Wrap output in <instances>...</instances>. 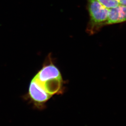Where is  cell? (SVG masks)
Segmentation results:
<instances>
[{"mask_svg": "<svg viewBox=\"0 0 126 126\" xmlns=\"http://www.w3.org/2000/svg\"><path fill=\"white\" fill-rule=\"evenodd\" d=\"M87 2L90 19L86 30L88 34L92 35L107 25L109 9L97 0H87Z\"/></svg>", "mask_w": 126, "mask_h": 126, "instance_id": "cell-1", "label": "cell"}, {"mask_svg": "<svg viewBox=\"0 0 126 126\" xmlns=\"http://www.w3.org/2000/svg\"><path fill=\"white\" fill-rule=\"evenodd\" d=\"M28 96L36 107L38 108H43L45 104L51 96L44 90L33 78L30 84Z\"/></svg>", "mask_w": 126, "mask_h": 126, "instance_id": "cell-2", "label": "cell"}, {"mask_svg": "<svg viewBox=\"0 0 126 126\" xmlns=\"http://www.w3.org/2000/svg\"><path fill=\"white\" fill-rule=\"evenodd\" d=\"M39 82H43L45 81L56 79L62 78V76L59 69L51 62H46L42 68L34 77Z\"/></svg>", "mask_w": 126, "mask_h": 126, "instance_id": "cell-3", "label": "cell"}, {"mask_svg": "<svg viewBox=\"0 0 126 126\" xmlns=\"http://www.w3.org/2000/svg\"><path fill=\"white\" fill-rule=\"evenodd\" d=\"M125 22H126V6L119 5L109 9L107 25Z\"/></svg>", "mask_w": 126, "mask_h": 126, "instance_id": "cell-4", "label": "cell"}, {"mask_svg": "<svg viewBox=\"0 0 126 126\" xmlns=\"http://www.w3.org/2000/svg\"><path fill=\"white\" fill-rule=\"evenodd\" d=\"M33 78L37 81L44 90L50 95H52L61 92L63 84L62 78L48 80L43 82H39L34 78Z\"/></svg>", "mask_w": 126, "mask_h": 126, "instance_id": "cell-5", "label": "cell"}, {"mask_svg": "<svg viewBox=\"0 0 126 126\" xmlns=\"http://www.w3.org/2000/svg\"><path fill=\"white\" fill-rule=\"evenodd\" d=\"M107 8L110 9L119 5L118 0H97Z\"/></svg>", "mask_w": 126, "mask_h": 126, "instance_id": "cell-6", "label": "cell"}, {"mask_svg": "<svg viewBox=\"0 0 126 126\" xmlns=\"http://www.w3.org/2000/svg\"><path fill=\"white\" fill-rule=\"evenodd\" d=\"M118 1L120 5L126 6V0H118Z\"/></svg>", "mask_w": 126, "mask_h": 126, "instance_id": "cell-7", "label": "cell"}]
</instances>
